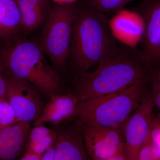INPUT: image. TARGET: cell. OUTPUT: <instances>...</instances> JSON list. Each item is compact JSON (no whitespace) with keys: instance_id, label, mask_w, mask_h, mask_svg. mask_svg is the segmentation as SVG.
I'll use <instances>...</instances> for the list:
<instances>
[{"instance_id":"cell-1","label":"cell","mask_w":160,"mask_h":160,"mask_svg":"<svg viewBox=\"0 0 160 160\" xmlns=\"http://www.w3.org/2000/svg\"><path fill=\"white\" fill-rule=\"evenodd\" d=\"M106 15L90 6L78 9L72 24L69 57L79 72L88 71L122 50Z\"/></svg>"},{"instance_id":"cell-2","label":"cell","mask_w":160,"mask_h":160,"mask_svg":"<svg viewBox=\"0 0 160 160\" xmlns=\"http://www.w3.org/2000/svg\"><path fill=\"white\" fill-rule=\"evenodd\" d=\"M98 65L92 72H79L73 92L79 102L122 91L148 78L140 55L122 50Z\"/></svg>"},{"instance_id":"cell-3","label":"cell","mask_w":160,"mask_h":160,"mask_svg":"<svg viewBox=\"0 0 160 160\" xmlns=\"http://www.w3.org/2000/svg\"><path fill=\"white\" fill-rule=\"evenodd\" d=\"M148 79L122 91L78 103L72 117L76 126L124 129L141 102L150 95Z\"/></svg>"},{"instance_id":"cell-4","label":"cell","mask_w":160,"mask_h":160,"mask_svg":"<svg viewBox=\"0 0 160 160\" xmlns=\"http://www.w3.org/2000/svg\"><path fill=\"white\" fill-rule=\"evenodd\" d=\"M38 44L21 39L0 55L6 76L26 80L50 99L62 89L60 76L46 59Z\"/></svg>"},{"instance_id":"cell-5","label":"cell","mask_w":160,"mask_h":160,"mask_svg":"<svg viewBox=\"0 0 160 160\" xmlns=\"http://www.w3.org/2000/svg\"><path fill=\"white\" fill-rule=\"evenodd\" d=\"M78 9L74 2L58 4L46 17L38 44L57 68L64 67L69 58L72 24Z\"/></svg>"},{"instance_id":"cell-6","label":"cell","mask_w":160,"mask_h":160,"mask_svg":"<svg viewBox=\"0 0 160 160\" xmlns=\"http://www.w3.org/2000/svg\"><path fill=\"white\" fill-rule=\"evenodd\" d=\"M5 99L14 111L17 121L31 123L42 113L45 105L43 94L26 80L6 76Z\"/></svg>"},{"instance_id":"cell-7","label":"cell","mask_w":160,"mask_h":160,"mask_svg":"<svg viewBox=\"0 0 160 160\" xmlns=\"http://www.w3.org/2000/svg\"><path fill=\"white\" fill-rule=\"evenodd\" d=\"M154 105L150 95L143 100L123 129L126 160H138L140 150L156 129L152 115Z\"/></svg>"},{"instance_id":"cell-8","label":"cell","mask_w":160,"mask_h":160,"mask_svg":"<svg viewBox=\"0 0 160 160\" xmlns=\"http://www.w3.org/2000/svg\"><path fill=\"white\" fill-rule=\"evenodd\" d=\"M81 128L85 148L92 159L126 160L122 130L90 125Z\"/></svg>"},{"instance_id":"cell-9","label":"cell","mask_w":160,"mask_h":160,"mask_svg":"<svg viewBox=\"0 0 160 160\" xmlns=\"http://www.w3.org/2000/svg\"><path fill=\"white\" fill-rule=\"evenodd\" d=\"M143 32L142 52L140 54L146 65L160 61V0H153L141 12Z\"/></svg>"},{"instance_id":"cell-10","label":"cell","mask_w":160,"mask_h":160,"mask_svg":"<svg viewBox=\"0 0 160 160\" xmlns=\"http://www.w3.org/2000/svg\"><path fill=\"white\" fill-rule=\"evenodd\" d=\"M31 124L18 122L0 130V160L19 159L26 149Z\"/></svg>"},{"instance_id":"cell-11","label":"cell","mask_w":160,"mask_h":160,"mask_svg":"<svg viewBox=\"0 0 160 160\" xmlns=\"http://www.w3.org/2000/svg\"><path fill=\"white\" fill-rule=\"evenodd\" d=\"M55 160L90 159L85 148L81 128L74 124L60 130L55 141Z\"/></svg>"},{"instance_id":"cell-12","label":"cell","mask_w":160,"mask_h":160,"mask_svg":"<svg viewBox=\"0 0 160 160\" xmlns=\"http://www.w3.org/2000/svg\"><path fill=\"white\" fill-rule=\"evenodd\" d=\"M78 103L74 93L55 95L45 105L42 115L33 122L34 126L45 123L57 125L70 118L74 114Z\"/></svg>"},{"instance_id":"cell-13","label":"cell","mask_w":160,"mask_h":160,"mask_svg":"<svg viewBox=\"0 0 160 160\" xmlns=\"http://www.w3.org/2000/svg\"><path fill=\"white\" fill-rule=\"evenodd\" d=\"M20 13L21 28L27 32L38 29L48 15L49 0H17Z\"/></svg>"},{"instance_id":"cell-14","label":"cell","mask_w":160,"mask_h":160,"mask_svg":"<svg viewBox=\"0 0 160 160\" xmlns=\"http://www.w3.org/2000/svg\"><path fill=\"white\" fill-rule=\"evenodd\" d=\"M21 28V18L17 0H0V38L11 37Z\"/></svg>"},{"instance_id":"cell-15","label":"cell","mask_w":160,"mask_h":160,"mask_svg":"<svg viewBox=\"0 0 160 160\" xmlns=\"http://www.w3.org/2000/svg\"><path fill=\"white\" fill-rule=\"evenodd\" d=\"M134 1L135 0H91L90 6L107 15L121 11L127 4Z\"/></svg>"},{"instance_id":"cell-16","label":"cell","mask_w":160,"mask_h":160,"mask_svg":"<svg viewBox=\"0 0 160 160\" xmlns=\"http://www.w3.org/2000/svg\"><path fill=\"white\" fill-rule=\"evenodd\" d=\"M13 109L6 99L0 100V130L17 122Z\"/></svg>"},{"instance_id":"cell-17","label":"cell","mask_w":160,"mask_h":160,"mask_svg":"<svg viewBox=\"0 0 160 160\" xmlns=\"http://www.w3.org/2000/svg\"><path fill=\"white\" fill-rule=\"evenodd\" d=\"M150 96L154 106L159 110L157 117H154L156 129H160V68L157 71L152 78Z\"/></svg>"},{"instance_id":"cell-18","label":"cell","mask_w":160,"mask_h":160,"mask_svg":"<svg viewBox=\"0 0 160 160\" xmlns=\"http://www.w3.org/2000/svg\"><path fill=\"white\" fill-rule=\"evenodd\" d=\"M152 159H160V148L152 139V134L140 150L138 160Z\"/></svg>"},{"instance_id":"cell-19","label":"cell","mask_w":160,"mask_h":160,"mask_svg":"<svg viewBox=\"0 0 160 160\" xmlns=\"http://www.w3.org/2000/svg\"><path fill=\"white\" fill-rule=\"evenodd\" d=\"M57 136V132L52 130L48 135L36 143L31 145L26 144L25 150H31L42 155L54 143Z\"/></svg>"},{"instance_id":"cell-20","label":"cell","mask_w":160,"mask_h":160,"mask_svg":"<svg viewBox=\"0 0 160 160\" xmlns=\"http://www.w3.org/2000/svg\"><path fill=\"white\" fill-rule=\"evenodd\" d=\"M52 131L43 125H37L31 129L28 137L27 145H31L42 140Z\"/></svg>"},{"instance_id":"cell-21","label":"cell","mask_w":160,"mask_h":160,"mask_svg":"<svg viewBox=\"0 0 160 160\" xmlns=\"http://www.w3.org/2000/svg\"><path fill=\"white\" fill-rule=\"evenodd\" d=\"M6 82L2 58L0 57V100L5 99Z\"/></svg>"},{"instance_id":"cell-22","label":"cell","mask_w":160,"mask_h":160,"mask_svg":"<svg viewBox=\"0 0 160 160\" xmlns=\"http://www.w3.org/2000/svg\"><path fill=\"white\" fill-rule=\"evenodd\" d=\"M57 155V149L55 143L42 154L41 160H55Z\"/></svg>"},{"instance_id":"cell-23","label":"cell","mask_w":160,"mask_h":160,"mask_svg":"<svg viewBox=\"0 0 160 160\" xmlns=\"http://www.w3.org/2000/svg\"><path fill=\"white\" fill-rule=\"evenodd\" d=\"M42 155L38 154L34 152L25 150L22 155L19 159L20 160H41Z\"/></svg>"},{"instance_id":"cell-24","label":"cell","mask_w":160,"mask_h":160,"mask_svg":"<svg viewBox=\"0 0 160 160\" xmlns=\"http://www.w3.org/2000/svg\"><path fill=\"white\" fill-rule=\"evenodd\" d=\"M58 4H67L74 3L75 0H52Z\"/></svg>"},{"instance_id":"cell-25","label":"cell","mask_w":160,"mask_h":160,"mask_svg":"<svg viewBox=\"0 0 160 160\" xmlns=\"http://www.w3.org/2000/svg\"><path fill=\"white\" fill-rule=\"evenodd\" d=\"M159 68H160V67H159Z\"/></svg>"}]
</instances>
